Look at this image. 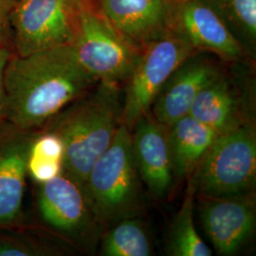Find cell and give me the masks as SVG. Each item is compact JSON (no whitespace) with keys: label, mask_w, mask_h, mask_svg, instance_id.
Listing matches in <instances>:
<instances>
[{"label":"cell","mask_w":256,"mask_h":256,"mask_svg":"<svg viewBox=\"0 0 256 256\" xmlns=\"http://www.w3.org/2000/svg\"><path fill=\"white\" fill-rule=\"evenodd\" d=\"M34 134L0 115V229L26 223L28 149Z\"/></svg>","instance_id":"11"},{"label":"cell","mask_w":256,"mask_h":256,"mask_svg":"<svg viewBox=\"0 0 256 256\" xmlns=\"http://www.w3.org/2000/svg\"><path fill=\"white\" fill-rule=\"evenodd\" d=\"M168 142L174 178H190L218 133L206 126L189 114L168 128Z\"/></svg>","instance_id":"16"},{"label":"cell","mask_w":256,"mask_h":256,"mask_svg":"<svg viewBox=\"0 0 256 256\" xmlns=\"http://www.w3.org/2000/svg\"><path fill=\"white\" fill-rule=\"evenodd\" d=\"M97 82L72 45L24 56L12 54L5 70L6 102L0 115L20 129L36 132Z\"/></svg>","instance_id":"1"},{"label":"cell","mask_w":256,"mask_h":256,"mask_svg":"<svg viewBox=\"0 0 256 256\" xmlns=\"http://www.w3.org/2000/svg\"><path fill=\"white\" fill-rule=\"evenodd\" d=\"M81 0H18L10 18L12 52L30 54L74 42Z\"/></svg>","instance_id":"7"},{"label":"cell","mask_w":256,"mask_h":256,"mask_svg":"<svg viewBox=\"0 0 256 256\" xmlns=\"http://www.w3.org/2000/svg\"><path fill=\"white\" fill-rule=\"evenodd\" d=\"M256 128L248 122L218 135L189 184L198 198H227L254 192Z\"/></svg>","instance_id":"4"},{"label":"cell","mask_w":256,"mask_h":256,"mask_svg":"<svg viewBox=\"0 0 256 256\" xmlns=\"http://www.w3.org/2000/svg\"><path fill=\"white\" fill-rule=\"evenodd\" d=\"M189 115L218 134L246 122L236 90L222 72L198 93Z\"/></svg>","instance_id":"15"},{"label":"cell","mask_w":256,"mask_h":256,"mask_svg":"<svg viewBox=\"0 0 256 256\" xmlns=\"http://www.w3.org/2000/svg\"><path fill=\"white\" fill-rule=\"evenodd\" d=\"M169 32L200 52L238 61L245 50L209 0H174Z\"/></svg>","instance_id":"9"},{"label":"cell","mask_w":256,"mask_h":256,"mask_svg":"<svg viewBox=\"0 0 256 256\" xmlns=\"http://www.w3.org/2000/svg\"><path fill=\"white\" fill-rule=\"evenodd\" d=\"M82 68L98 82H124L142 50L119 34L86 0H81L72 44Z\"/></svg>","instance_id":"5"},{"label":"cell","mask_w":256,"mask_h":256,"mask_svg":"<svg viewBox=\"0 0 256 256\" xmlns=\"http://www.w3.org/2000/svg\"><path fill=\"white\" fill-rule=\"evenodd\" d=\"M194 192L188 185L187 194L180 210L171 222L166 252L171 256H210L212 250L200 238L194 225Z\"/></svg>","instance_id":"18"},{"label":"cell","mask_w":256,"mask_h":256,"mask_svg":"<svg viewBox=\"0 0 256 256\" xmlns=\"http://www.w3.org/2000/svg\"><path fill=\"white\" fill-rule=\"evenodd\" d=\"M142 182L133 153L131 131L122 122L82 186L102 229L120 220L137 216L142 207Z\"/></svg>","instance_id":"3"},{"label":"cell","mask_w":256,"mask_h":256,"mask_svg":"<svg viewBox=\"0 0 256 256\" xmlns=\"http://www.w3.org/2000/svg\"><path fill=\"white\" fill-rule=\"evenodd\" d=\"M153 254V245L146 228L136 216L111 225L102 238L101 256H149Z\"/></svg>","instance_id":"19"},{"label":"cell","mask_w":256,"mask_h":256,"mask_svg":"<svg viewBox=\"0 0 256 256\" xmlns=\"http://www.w3.org/2000/svg\"><path fill=\"white\" fill-rule=\"evenodd\" d=\"M206 54L196 52L188 57L158 93L149 112L160 124L170 128L188 115L198 93L220 75L218 66Z\"/></svg>","instance_id":"13"},{"label":"cell","mask_w":256,"mask_h":256,"mask_svg":"<svg viewBox=\"0 0 256 256\" xmlns=\"http://www.w3.org/2000/svg\"><path fill=\"white\" fill-rule=\"evenodd\" d=\"M202 227L220 256L239 252L254 236L256 226L254 192L227 198H200Z\"/></svg>","instance_id":"10"},{"label":"cell","mask_w":256,"mask_h":256,"mask_svg":"<svg viewBox=\"0 0 256 256\" xmlns=\"http://www.w3.org/2000/svg\"><path fill=\"white\" fill-rule=\"evenodd\" d=\"M132 45L144 50L169 32L174 0H86Z\"/></svg>","instance_id":"12"},{"label":"cell","mask_w":256,"mask_h":256,"mask_svg":"<svg viewBox=\"0 0 256 256\" xmlns=\"http://www.w3.org/2000/svg\"><path fill=\"white\" fill-rule=\"evenodd\" d=\"M167 131L168 128L156 122L150 112L138 120L131 130L140 180L158 198L168 194L174 180Z\"/></svg>","instance_id":"14"},{"label":"cell","mask_w":256,"mask_h":256,"mask_svg":"<svg viewBox=\"0 0 256 256\" xmlns=\"http://www.w3.org/2000/svg\"><path fill=\"white\" fill-rule=\"evenodd\" d=\"M122 122L120 84L98 82L41 129L56 133L64 146V174L84 186L98 158L108 149Z\"/></svg>","instance_id":"2"},{"label":"cell","mask_w":256,"mask_h":256,"mask_svg":"<svg viewBox=\"0 0 256 256\" xmlns=\"http://www.w3.org/2000/svg\"><path fill=\"white\" fill-rule=\"evenodd\" d=\"M34 208L48 232L82 250L96 243L101 226L95 218L82 185L66 174L37 184Z\"/></svg>","instance_id":"6"},{"label":"cell","mask_w":256,"mask_h":256,"mask_svg":"<svg viewBox=\"0 0 256 256\" xmlns=\"http://www.w3.org/2000/svg\"><path fill=\"white\" fill-rule=\"evenodd\" d=\"M18 0H0V46L12 48L10 18Z\"/></svg>","instance_id":"22"},{"label":"cell","mask_w":256,"mask_h":256,"mask_svg":"<svg viewBox=\"0 0 256 256\" xmlns=\"http://www.w3.org/2000/svg\"><path fill=\"white\" fill-rule=\"evenodd\" d=\"M64 172V146L56 133L39 129L30 140L27 155V174L36 185L52 180Z\"/></svg>","instance_id":"17"},{"label":"cell","mask_w":256,"mask_h":256,"mask_svg":"<svg viewBox=\"0 0 256 256\" xmlns=\"http://www.w3.org/2000/svg\"><path fill=\"white\" fill-rule=\"evenodd\" d=\"M45 232L27 223L0 229V256L62 254L64 250L46 238Z\"/></svg>","instance_id":"20"},{"label":"cell","mask_w":256,"mask_h":256,"mask_svg":"<svg viewBox=\"0 0 256 256\" xmlns=\"http://www.w3.org/2000/svg\"><path fill=\"white\" fill-rule=\"evenodd\" d=\"M245 52L256 45V0H209Z\"/></svg>","instance_id":"21"},{"label":"cell","mask_w":256,"mask_h":256,"mask_svg":"<svg viewBox=\"0 0 256 256\" xmlns=\"http://www.w3.org/2000/svg\"><path fill=\"white\" fill-rule=\"evenodd\" d=\"M196 52L200 50L171 32L142 52L133 72L124 82L122 122L130 131L150 111L158 93L171 74Z\"/></svg>","instance_id":"8"},{"label":"cell","mask_w":256,"mask_h":256,"mask_svg":"<svg viewBox=\"0 0 256 256\" xmlns=\"http://www.w3.org/2000/svg\"><path fill=\"white\" fill-rule=\"evenodd\" d=\"M12 54V48L8 46H0V114L5 106L6 102L5 70Z\"/></svg>","instance_id":"23"}]
</instances>
